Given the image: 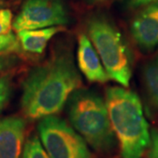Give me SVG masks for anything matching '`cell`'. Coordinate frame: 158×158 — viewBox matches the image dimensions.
Wrapping results in <instances>:
<instances>
[{
  "label": "cell",
  "instance_id": "obj_1",
  "mask_svg": "<svg viewBox=\"0 0 158 158\" xmlns=\"http://www.w3.org/2000/svg\"><path fill=\"white\" fill-rule=\"evenodd\" d=\"M81 84L72 55L68 51L57 52L34 69L24 81L23 113L30 119L55 115L64 107Z\"/></svg>",
  "mask_w": 158,
  "mask_h": 158
},
{
  "label": "cell",
  "instance_id": "obj_2",
  "mask_svg": "<svg viewBox=\"0 0 158 158\" xmlns=\"http://www.w3.org/2000/svg\"><path fill=\"white\" fill-rule=\"evenodd\" d=\"M106 104L122 158H141L149 146L150 133L139 97L123 87H110Z\"/></svg>",
  "mask_w": 158,
  "mask_h": 158
},
{
  "label": "cell",
  "instance_id": "obj_3",
  "mask_svg": "<svg viewBox=\"0 0 158 158\" xmlns=\"http://www.w3.org/2000/svg\"><path fill=\"white\" fill-rule=\"evenodd\" d=\"M68 113L76 131L94 149L106 152L115 143L106 100L91 90H77L69 97Z\"/></svg>",
  "mask_w": 158,
  "mask_h": 158
},
{
  "label": "cell",
  "instance_id": "obj_4",
  "mask_svg": "<svg viewBox=\"0 0 158 158\" xmlns=\"http://www.w3.org/2000/svg\"><path fill=\"white\" fill-rule=\"evenodd\" d=\"M88 34L109 78L127 88L132 77V57L119 31L107 19L94 18L88 24Z\"/></svg>",
  "mask_w": 158,
  "mask_h": 158
},
{
  "label": "cell",
  "instance_id": "obj_5",
  "mask_svg": "<svg viewBox=\"0 0 158 158\" xmlns=\"http://www.w3.org/2000/svg\"><path fill=\"white\" fill-rule=\"evenodd\" d=\"M38 132L50 158H91L85 139L62 118L55 115L40 118Z\"/></svg>",
  "mask_w": 158,
  "mask_h": 158
},
{
  "label": "cell",
  "instance_id": "obj_6",
  "mask_svg": "<svg viewBox=\"0 0 158 158\" xmlns=\"http://www.w3.org/2000/svg\"><path fill=\"white\" fill-rule=\"evenodd\" d=\"M67 22V11L61 0H27L12 26L19 32L60 27Z\"/></svg>",
  "mask_w": 158,
  "mask_h": 158
},
{
  "label": "cell",
  "instance_id": "obj_7",
  "mask_svg": "<svg viewBox=\"0 0 158 158\" xmlns=\"http://www.w3.org/2000/svg\"><path fill=\"white\" fill-rule=\"evenodd\" d=\"M131 34L136 44L151 50L158 44V2L145 6L131 24Z\"/></svg>",
  "mask_w": 158,
  "mask_h": 158
},
{
  "label": "cell",
  "instance_id": "obj_8",
  "mask_svg": "<svg viewBox=\"0 0 158 158\" xmlns=\"http://www.w3.org/2000/svg\"><path fill=\"white\" fill-rule=\"evenodd\" d=\"M26 122L19 117L0 120V158H20L24 148Z\"/></svg>",
  "mask_w": 158,
  "mask_h": 158
},
{
  "label": "cell",
  "instance_id": "obj_9",
  "mask_svg": "<svg viewBox=\"0 0 158 158\" xmlns=\"http://www.w3.org/2000/svg\"><path fill=\"white\" fill-rule=\"evenodd\" d=\"M77 64L81 72L90 82L106 83L109 79L98 52L85 34H81L78 38Z\"/></svg>",
  "mask_w": 158,
  "mask_h": 158
},
{
  "label": "cell",
  "instance_id": "obj_10",
  "mask_svg": "<svg viewBox=\"0 0 158 158\" xmlns=\"http://www.w3.org/2000/svg\"><path fill=\"white\" fill-rule=\"evenodd\" d=\"M62 30L61 27L22 30L18 32V38L24 50L28 53L40 55L45 50L49 40Z\"/></svg>",
  "mask_w": 158,
  "mask_h": 158
},
{
  "label": "cell",
  "instance_id": "obj_11",
  "mask_svg": "<svg viewBox=\"0 0 158 158\" xmlns=\"http://www.w3.org/2000/svg\"><path fill=\"white\" fill-rule=\"evenodd\" d=\"M142 81L148 100L153 107L158 110V56L143 66Z\"/></svg>",
  "mask_w": 158,
  "mask_h": 158
},
{
  "label": "cell",
  "instance_id": "obj_12",
  "mask_svg": "<svg viewBox=\"0 0 158 158\" xmlns=\"http://www.w3.org/2000/svg\"><path fill=\"white\" fill-rule=\"evenodd\" d=\"M20 158H50L37 136H32L27 141Z\"/></svg>",
  "mask_w": 158,
  "mask_h": 158
},
{
  "label": "cell",
  "instance_id": "obj_13",
  "mask_svg": "<svg viewBox=\"0 0 158 158\" xmlns=\"http://www.w3.org/2000/svg\"><path fill=\"white\" fill-rule=\"evenodd\" d=\"M18 40L14 34L9 33L0 35V52L14 50L18 48Z\"/></svg>",
  "mask_w": 158,
  "mask_h": 158
},
{
  "label": "cell",
  "instance_id": "obj_14",
  "mask_svg": "<svg viewBox=\"0 0 158 158\" xmlns=\"http://www.w3.org/2000/svg\"><path fill=\"white\" fill-rule=\"evenodd\" d=\"M12 14L10 10H0V35L9 34L11 27Z\"/></svg>",
  "mask_w": 158,
  "mask_h": 158
},
{
  "label": "cell",
  "instance_id": "obj_15",
  "mask_svg": "<svg viewBox=\"0 0 158 158\" xmlns=\"http://www.w3.org/2000/svg\"><path fill=\"white\" fill-rule=\"evenodd\" d=\"M11 94V85L9 80L6 78H0V112L8 101Z\"/></svg>",
  "mask_w": 158,
  "mask_h": 158
},
{
  "label": "cell",
  "instance_id": "obj_16",
  "mask_svg": "<svg viewBox=\"0 0 158 158\" xmlns=\"http://www.w3.org/2000/svg\"><path fill=\"white\" fill-rule=\"evenodd\" d=\"M148 147V158H158V129H154L151 131L150 143Z\"/></svg>",
  "mask_w": 158,
  "mask_h": 158
},
{
  "label": "cell",
  "instance_id": "obj_17",
  "mask_svg": "<svg viewBox=\"0 0 158 158\" xmlns=\"http://www.w3.org/2000/svg\"><path fill=\"white\" fill-rule=\"evenodd\" d=\"M127 5L130 7H141V6H145L152 3H156L158 0H125Z\"/></svg>",
  "mask_w": 158,
  "mask_h": 158
},
{
  "label": "cell",
  "instance_id": "obj_18",
  "mask_svg": "<svg viewBox=\"0 0 158 158\" xmlns=\"http://www.w3.org/2000/svg\"><path fill=\"white\" fill-rule=\"evenodd\" d=\"M2 68V65H1V63H0V69Z\"/></svg>",
  "mask_w": 158,
  "mask_h": 158
},
{
  "label": "cell",
  "instance_id": "obj_19",
  "mask_svg": "<svg viewBox=\"0 0 158 158\" xmlns=\"http://www.w3.org/2000/svg\"><path fill=\"white\" fill-rule=\"evenodd\" d=\"M93 1H100V0H93Z\"/></svg>",
  "mask_w": 158,
  "mask_h": 158
}]
</instances>
